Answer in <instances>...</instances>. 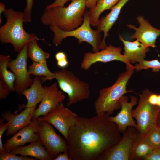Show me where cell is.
I'll return each mask as SVG.
<instances>
[{"label": "cell", "mask_w": 160, "mask_h": 160, "mask_svg": "<svg viewBox=\"0 0 160 160\" xmlns=\"http://www.w3.org/2000/svg\"><path fill=\"white\" fill-rule=\"evenodd\" d=\"M102 113L90 118L79 116L66 140L71 160H97L102 152L118 143L122 136L116 124Z\"/></svg>", "instance_id": "1"}, {"label": "cell", "mask_w": 160, "mask_h": 160, "mask_svg": "<svg viewBox=\"0 0 160 160\" xmlns=\"http://www.w3.org/2000/svg\"><path fill=\"white\" fill-rule=\"evenodd\" d=\"M86 1L72 0L66 7L56 6L45 8L41 21L44 25L55 26L64 31L73 30L83 22Z\"/></svg>", "instance_id": "2"}, {"label": "cell", "mask_w": 160, "mask_h": 160, "mask_svg": "<svg viewBox=\"0 0 160 160\" xmlns=\"http://www.w3.org/2000/svg\"><path fill=\"white\" fill-rule=\"evenodd\" d=\"M3 13L6 21L0 28L1 42L11 43L15 51L19 52L26 44L34 39L43 41L47 44L44 39H39L35 34L25 31L23 26V12L9 8L5 9Z\"/></svg>", "instance_id": "3"}, {"label": "cell", "mask_w": 160, "mask_h": 160, "mask_svg": "<svg viewBox=\"0 0 160 160\" xmlns=\"http://www.w3.org/2000/svg\"><path fill=\"white\" fill-rule=\"evenodd\" d=\"M126 71L120 74L116 81L112 86L103 88L99 92L94 107L96 114L102 113L112 114L115 110L121 109L119 102L124 94L133 92L126 89L127 83L134 72V70L126 68Z\"/></svg>", "instance_id": "4"}, {"label": "cell", "mask_w": 160, "mask_h": 160, "mask_svg": "<svg viewBox=\"0 0 160 160\" xmlns=\"http://www.w3.org/2000/svg\"><path fill=\"white\" fill-rule=\"evenodd\" d=\"M84 20L82 24L78 28L70 31H64L55 26H49L54 33L53 43L56 46L59 45L63 40L68 37H73L78 39L80 44L83 42L89 43L92 47L94 52L101 49L102 39L101 32L97 30H94L90 26L88 10L84 15Z\"/></svg>", "instance_id": "5"}, {"label": "cell", "mask_w": 160, "mask_h": 160, "mask_svg": "<svg viewBox=\"0 0 160 160\" xmlns=\"http://www.w3.org/2000/svg\"><path fill=\"white\" fill-rule=\"evenodd\" d=\"M55 78L60 89L68 96L67 106H69L88 99L90 91L89 84L80 80L65 68L55 71Z\"/></svg>", "instance_id": "6"}, {"label": "cell", "mask_w": 160, "mask_h": 160, "mask_svg": "<svg viewBox=\"0 0 160 160\" xmlns=\"http://www.w3.org/2000/svg\"><path fill=\"white\" fill-rule=\"evenodd\" d=\"M151 91L148 88L144 90L139 95L137 107L132 110V116L136 121V129L142 136L156 126L160 107L150 103L148 98Z\"/></svg>", "instance_id": "7"}, {"label": "cell", "mask_w": 160, "mask_h": 160, "mask_svg": "<svg viewBox=\"0 0 160 160\" xmlns=\"http://www.w3.org/2000/svg\"><path fill=\"white\" fill-rule=\"evenodd\" d=\"M36 134L38 140L44 147L52 160L60 153L68 152L66 140L57 135L52 125L47 121H39Z\"/></svg>", "instance_id": "8"}, {"label": "cell", "mask_w": 160, "mask_h": 160, "mask_svg": "<svg viewBox=\"0 0 160 160\" xmlns=\"http://www.w3.org/2000/svg\"><path fill=\"white\" fill-rule=\"evenodd\" d=\"M78 117L61 102L46 115L40 116L37 119L45 121L54 126L67 140L69 130L76 124Z\"/></svg>", "instance_id": "9"}, {"label": "cell", "mask_w": 160, "mask_h": 160, "mask_svg": "<svg viewBox=\"0 0 160 160\" xmlns=\"http://www.w3.org/2000/svg\"><path fill=\"white\" fill-rule=\"evenodd\" d=\"M28 44L19 52L15 59L10 60L7 66L15 75V91L19 95H21L24 90L30 87L33 81L28 73L27 68Z\"/></svg>", "instance_id": "10"}, {"label": "cell", "mask_w": 160, "mask_h": 160, "mask_svg": "<svg viewBox=\"0 0 160 160\" xmlns=\"http://www.w3.org/2000/svg\"><path fill=\"white\" fill-rule=\"evenodd\" d=\"M138 132L135 127H128L121 140L102 152L97 160H129L133 141Z\"/></svg>", "instance_id": "11"}, {"label": "cell", "mask_w": 160, "mask_h": 160, "mask_svg": "<svg viewBox=\"0 0 160 160\" xmlns=\"http://www.w3.org/2000/svg\"><path fill=\"white\" fill-rule=\"evenodd\" d=\"M121 48L109 44L105 49L95 52H87L84 54L81 63V69L88 70L92 65L97 62L107 63L114 60L121 61L126 65V68L135 70V67L127 58L121 54Z\"/></svg>", "instance_id": "12"}, {"label": "cell", "mask_w": 160, "mask_h": 160, "mask_svg": "<svg viewBox=\"0 0 160 160\" xmlns=\"http://www.w3.org/2000/svg\"><path fill=\"white\" fill-rule=\"evenodd\" d=\"M129 98L123 95L119 100L121 105V110L114 116H109V120L116 124L119 131L124 132L128 127H133L136 128V123L132 116L133 107L136 105L138 102L136 97H130V101L128 102Z\"/></svg>", "instance_id": "13"}, {"label": "cell", "mask_w": 160, "mask_h": 160, "mask_svg": "<svg viewBox=\"0 0 160 160\" xmlns=\"http://www.w3.org/2000/svg\"><path fill=\"white\" fill-rule=\"evenodd\" d=\"M136 19L139 24L138 28L131 24L127 25L128 27L135 31L131 36V39L138 40L147 47H156L155 43L157 37L160 35V29L153 27L143 15L137 16Z\"/></svg>", "instance_id": "14"}, {"label": "cell", "mask_w": 160, "mask_h": 160, "mask_svg": "<svg viewBox=\"0 0 160 160\" xmlns=\"http://www.w3.org/2000/svg\"><path fill=\"white\" fill-rule=\"evenodd\" d=\"M44 87V95L38 108L34 110L32 120L36 119L41 116H45L65 98V95L58 89L56 83L49 87Z\"/></svg>", "instance_id": "15"}, {"label": "cell", "mask_w": 160, "mask_h": 160, "mask_svg": "<svg viewBox=\"0 0 160 160\" xmlns=\"http://www.w3.org/2000/svg\"><path fill=\"white\" fill-rule=\"evenodd\" d=\"M39 123L37 119L32 120L31 124L19 130L11 138L6 140L3 144V147L6 152H10L27 143L38 140L36 132Z\"/></svg>", "instance_id": "16"}, {"label": "cell", "mask_w": 160, "mask_h": 160, "mask_svg": "<svg viewBox=\"0 0 160 160\" xmlns=\"http://www.w3.org/2000/svg\"><path fill=\"white\" fill-rule=\"evenodd\" d=\"M35 107L28 108L20 113L13 114L10 111L3 112L1 116L8 124L5 134L7 137L13 135L18 131L28 125L32 122V118Z\"/></svg>", "instance_id": "17"}, {"label": "cell", "mask_w": 160, "mask_h": 160, "mask_svg": "<svg viewBox=\"0 0 160 160\" xmlns=\"http://www.w3.org/2000/svg\"><path fill=\"white\" fill-rule=\"evenodd\" d=\"M119 38L124 45L123 55L130 63H139L144 60L146 53L150 50L149 47L137 39L133 42L125 40L120 34Z\"/></svg>", "instance_id": "18"}, {"label": "cell", "mask_w": 160, "mask_h": 160, "mask_svg": "<svg viewBox=\"0 0 160 160\" xmlns=\"http://www.w3.org/2000/svg\"><path fill=\"white\" fill-rule=\"evenodd\" d=\"M129 0H120L111 9V12L105 16L100 19L97 26V30L103 31L104 33L101 46V49L107 47L105 39L108 35V32L118 19L121 9L124 6Z\"/></svg>", "instance_id": "19"}, {"label": "cell", "mask_w": 160, "mask_h": 160, "mask_svg": "<svg viewBox=\"0 0 160 160\" xmlns=\"http://www.w3.org/2000/svg\"><path fill=\"white\" fill-rule=\"evenodd\" d=\"M41 81L40 77L35 76L29 88L24 90L21 94L26 98V104L20 105L18 110L15 113L24 108L36 107V105L41 101L45 93V88L42 86Z\"/></svg>", "instance_id": "20"}, {"label": "cell", "mask_w": 160, "mask_h": 160, "mask_svg": "<svg viewBox=\"0 0 160 160\" xmlns=\"http://www.w3.org/2000/svg\"><path fill=\"white\" fill-rule=\"evenodd\" d=\"M10 152L22 156H30L40 160H52L44 147L38 140L25 146L18 147Z\"/></svg>", "instance_id": "21"}, {"label": "cell", "mask_w": 160, "mask_h": 160, "mask_svg": "<svg viewBox=\"0 0 160 160\" xmlns=\"http://www.w3.org/2000/svg\"><path fill=\"white\" fill-rule=\"evenodd\" d=\"M153 149L145 137L138 132L133 141L129 160H144Z\"/></svg>", "instance_id": "22"}, {"label": "cell", "mask_w": 160, "mask_h": 160, "mask_svg": "<svg viewBox=\"0 0 160 160\" xmlns=\"http://www.w3.org/2000/svg\"><path fill=\"white\" fill-rule=\"evenodd\" d=\"M11 60L9 55H0V83L10 92L15 91V75L7 69L8 64Z\"/></svg>", "instance_id": "23"}, {"label": "cell", "mask_w": 160, "mask_h": 160, "mask_svg": "<svg viewBox=\"0 0 160 160\" xmlns=\"http://www.w3.org/2000/svg\"><path fill=\"white\" fill-rule=\"evenodd\" d=\"M120 0H98L95 6L88 10L90 23L93 26H97L99 17L103 12L111 9Z\"/></svg>", "instance_id": "24"}, {"label": "cell", "mask_w": 160, "mask_h": 160, "mask_svg": "<svg viewBox=\"0 0 160 160\" xmlns=\"http://www.w3.org/2000/svg\"><path fill=\"white\" fill-rule=\"evenodd\" d=\"M32 62L31 65L28 70V73L29 75L44 76L41 77L42 82L47 80H51L55 79V74L48 68L46 61L41 62Z\"/></svg>", "instance_id": "25"}, {"label": "cell", "mask_w": 160, "mask_h": 160, "mask_svg": "<svg viewBox=\"0 0 160 160\" xmlns=\"http://www.w3.org/2000/svg\"><path fill=\"white\" fill-rule=\"evenodd\" d=\"M36 39H34L28 44V55L32 61L41 62L46 61L50 54L43 51L38 45Z\"/></svg>", "instance_id": "26"}, {"label": "cell", "mask_w": 160, "mask_h": 160, "mask_svg": "<svg viewBox=\"0 0 160 160\" xmlns=\"http://www.w3.org/2000/svg\"><path fill=\"white\" fill-rule=\"evenodd\" d=\"M144 137L153 149L160 148V129L156 125L150 130Z\"/></svg>", "instance_id": "27"}, {"label": "cell", "mask_w": 160, "mask_h": 160, "mask_svg": "<svg viewBox=\"0 0 160 160\" xmlns=\"http://www.w3.org/2000/svg\"><path fill=\"white\" fill-rule=\"evenodd\" d=\"M135 70L138 71L143 69L151 68L154 72H157L160 70V62L157 59L151 60H144L134 66Z\"/></svg>", "instance_id": "28"}, {"label": "cell", "mask_w": 160, "mask_h": 160, "mask_svg": "<svg viewBox=\"0 0 160 160\" xmlns=\"http://www.w3.org/2000/svg\"><path fill=\"white\" fill-rule=\"evenodd\" d=\"M10 152L4 154H0V160H35L36 159L31 157L18 156Z\"/></svg>", "instance_id": "29"}, {"label": "cell", "mask_w": 160, "mask_h": 160, "mask_svg": "<svg viewBox=\"0 0 160 160\" xmlns=\"http://www.w3.org/2000/svg\"><path fill=\"white\" fill-rule=\"evenodd\" d=\"M27 5L23 12L24 22H30L31 20V11L33 3V0H26Z\"/></svg>", "instance_id": "30"}, {"label": "cell", "mask_w": 160, "mask_h": 160, "mask_svg": "<svg viewBox=\"0 0 160 160\" xmlns=\"http://www.w3.org/2000/svg\"><path fill=\"white\" fill-rule=\"evenodd\" d=\"M4 120L3 119H0V154H4L7 153L3 147L2 137L4 132L8 128V124L7 122L6 123H4Z\"/></svg>", "instance_id": "31"}, {"label": "cell", "mask_w": 160, "mask_h": 160, "mask_svg": "<svg viewBox=\"0 0 160 160\" xmlns=\"http://www.w3.org/2000/svg\"><path fill=\"white\" fill-rule=\"evenodd\" d=\"M144 160H160V148H153Z\"/></svg>", "instance_id": "32"}, {"label": "cell", "mask_w": 160, "mask_h": 160, "mask_svg": "<svg viewBox=\"0 0 160 160\" xmlns=\"http://www.w3.org/2000/svg\"><path fill=\"white\" fill-rule=\"evenodd\" d=\"M72 0H55L52 3L46 6L45 8H49L51 7L60 6L64 7L65 4L69 1Z\"/></svg>", "instance_id": "33"}, {"label": "cell", "mask_w": 160, "mask_h": 160, "mask_svg": "<svg viewBox=\"0 0 160 160\" xmlns=\"http://www.w3.org/2000/svg\"><path fill=\"white\" fill-rule=\"evenodd\" d=\"M10 92L0 83V99H5L9 94Z\"/></svg>", "instance_id": "34"}, {"label": "cell", "mask_w": 160, "mask_h": 160, "mask_svg": "<svg viewBox=\"0 0 160 160\" xmlns=\"http://www.w3.org/2000/svg\"><path fill=\"white\" fill-rule=\"evenodd\" d=\"M157 96L158 95L151 92L149 96L148 101L151 104L157 105Z\"/></svg>", "instance_id": "35"}, {"label": "cell", "mask_w": 160, "mask_h": 160, "mask_svg": "<svg viewBox=\"0 0 160 160\" xmlns=\"http://www.w3.org/2000/svg\"><path fill=\"white\" fill-rule=\"evenodd\" d=\"M54 160H71V159L68 155V152H64L59 154Z\"/></svg>", "instance_id": "36"}, {"label": "cell", "mask_w": 160, "mask_h": 160, "mask_svg": "<svg viewBox=\"0 0 160 160\" xmlns=\"http://www.w3.org/2000/svg\"><path fill=\"white\" fill-rule=\"evenodd\" d=\"M57 61V66L62 68H64L67 67L69 63L67 58Z\"/></svg>", "instance_id": "37"}, {"label": "cell", "mask_w": 160, "mask_h": 160, "mask_svg": "<svg viewBox=\"0 0 160 160\" xmlns=\"http://www.w3.org/2000/svg\"><path fill=\"white\" fill-rule=\"evenodd\" d=\"M98 0H86V8L90 9L94 7Z\"/></svg>", "instance_id": "38"}, {"label": "cell", "mask_w": 160, "mask_h": 160, "mask_svg": "<svg viewBox=\"0 0 160 160\" xmlns=\"http://www.w3.org/2000/svg\"><path fill=\"white\" fill-rule=\"evenodd\" d=\"M66 58H67L66 55L63 52H59L57 53L55 55V58L57 61Z\"/></svg>", "instance_id": "39"}, {"label": "cell", "mask_w": 160, "mask_h": 160, "mask_svg": "<svg viewBox=\"0 0 160 160\" xmlns=\"http://www.w3.org/2000/svg\"><path fill=\"white\" fill-rule=\"evenodd\" d=\"M5 6L4 4L1 3H0V18H1V14L2 12H3L5 10Z\"/></svg>", "instance_id": "40"}, {"label": "cell", "mask_w": 160, "mask_h": 160, "mask_svg": "<svg viewBox=\"0 0 160 160\" xmlns=\"http://www.w3.org/2000/svg\"><path fill=\"white\" fill-rule=\"evenodd\" d=\"M156 125L160 129V111L157 116Z\"/></svg>", "instance_id": "41"}, {"label": "cell", "mask_w": 160, "mask_h": 160, "mask_svg": "<svg viewBox=\"0 0 160 160\" xmlns=\"http://www.w3.org/2000/svg\"><path fill=\"white\" fill-rule=\"evenodd\" d=\"M157 105L160 107V95H158Z\"/></svg>", "instance_id": "42"}]
</instances>
